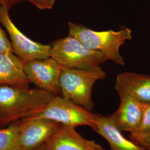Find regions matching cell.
<instances>
[{
    "label": "cell",
    "mask_w": 150,
    "mask_h": 150,
    "mask_svg": "<svg viewBox=\"0 0 150 150\" xmlns=\"http://www.w3.org/2000/svg\"><path fill=\"white\" fill-rule=\"evenodd\" d=\"M13 52L11 42L8 40L5 32L0 27V54Z\"/></svg>",
    "instance_id": "e0dca14e"
},
{
    "label": "cell",
    "mask_w": 150,
    "mask_h": 150,
    "mask_svg": "<svg viewBox=\"0 0 150 150\" xmlns=\"http://www.w3.org/2000/svg\"><path fill=\"white\" fill-rule=\"evenodd\" d=\"M68 26L69 36L76 38L87 47L101 52L108 60L116 64L125 65L120 48L126 41L132 39V31L129 28L123 27L117 31L112 30L97 31L82 25L70 22Z\"/></svg>",
    "instance_id": "7a4b0ae2"
},
{
    "label": "cell",
    "mask_w": 150,
    "mask_h": 150,
    "mask_svg": "<svg viewBox=\"0 0 150 150\" xmlns=\"http://www.w3.org/2000/svg\"><path fill=\"white\" fill-rule=\"evenodd\" d=\"M32 150H46V144H44V145H42L41 146L38 147V148L36 149Z\"/></svg>",
    "instance_id": "ffe728a7"
},
{
    "label": "cell",
    "mask_w": 150,
    "mask_h": 150,
    "mask_svg": "<svg viewBox=\"0 0 150 150\" xmlns=\"http://www.w3.org/2000/svg\"><path fill=\"white\" fill-rule=\"evenodd\" d=\"M19 2L26 1L32 4L38 9L41 10H51L54 7L57 0H18Z\"/></svg>",
    "instance_id": "2e32d148"
},
{
    "label": "cell",
    "mask_w": 150,
    "mask_h": 150,
    "mask_svg": "<svg viewBox=\"0 0 150 150\" xmlns=\"http://www.w3.org/2000/svg\"><path fill=\"white\" fill-rule=\"evenodd\" d=\"M60 125V123L45 118L22 120L18 131L19 150H34L45 144Z\"/></svg>",
    "instance_id": "ba28073f"
},
{
    "label": "cell",
    "mask_w": 150,
    "mask_h": 150,
    "mask_svg": "<svg viewBox=\"0 0 150 150\" xmlns=\"http://www.w3.org/2000/svg\"><path fill=\"white\" fill-rule=\"evenodd\" d=\"M18 2H20L18 0H0V6H4L10 10Z\"/></svg>",
    "instance_id": "d6986e66"
},
{
    "label": "cell",
    "mask_w": 150,
    "mask_h": 150,
    "mask_svg": "<svg viewBox=\"0 0 150 150\" xmlns=\"http://www.w3.org/2000/svg\"><path fill=\"white\" fill-rule=\"evenodd\" d=\"M50 56L64 67L89 69L108 61L100 51L87 47L76 38L68 36L52 43Z\"/></svg>",
    "instance_id": "277c9868"
},
{
    "label": "cell",
    "mask_w": 150,
    "mask_h": 150,
    "mask_svg": "<svg viewBox=\"0 0 150 150\" xmlns=\"http://www.w3.org/2000/svg\"><path fill=\"white\" fill-rule=\"evenodd\" d=\"M8 11L0 6V23L10 36L13 52L25 62L50 57L51 46L34 41L25 35L12 22Z\"/></svg>",
    "instance_id": "8992f818"
},
{
    "label": "cell",
    "mask_w": 150,
    "mask_h": 150,
    "mask_svg": "<svg viewBox=\"0 0 150 150\" xmlns=\"http://www.w3.org/2000/svg\"><path fill=\"white\" fill-rule=\"evenodd\" d=\"M150 134V102L144 103L142 118L139 128L130 134L131 140L145 135Z\"/></svg>",
    "instance_id": "9a60e30c"
},
{
    "label": "cell",
    "mask_w": 150,
    "mask_h": 150,
    "mask_svg": "<svg viewBox=\"0 0 150 150\" xmlns=\"http://www.w3.org/2000/svg\"><path fill=\"white\" fill-rule=\"evenodd\" d=\"M63 68L51 57L34 59L25 64V71L30 82L55 95H61L59 80Z\"/></svg>",
    "instance_id": "52a82bcc"
},
{
    "label": "cell",
    "mask_w": 150,
    "mask_h": 150,
    "mask_svg": "<svg viewBox=\"0 0 150 150\" xmlns=\"http://www.w3.org/2000/svg\"><path fill=\"white\" fill-rule=\"evenodd\" d=\"M106 75L100 66L89 69L64 67L59 80L61 96L92 111L94 108L92 100L93 87L97 81L105 79Z\"/></svg>",
    "instance_id": "3957f363"
},
{
    "label": "cell",
    "mask_w": 150,
    "mask_h": 150,
    "mask_svg": "<svg viewBox=\"0 0 150 150\" xmlns=\"http://www.w3.org/2000/svg\"><path fill=\"white\" fill-rule=\"evenodd\" d=\"M25 63L13 52L0 54V86L28 88Z\"/></svg>",
    "instance_id": "7c38bea8"
},
{
    "label": "cell",
    "mask_w": 150,
    "mask_h": 150,
    "mask_svg": "<svg viewBox=\"0 0 150 150\" xmlns=\"http://www.w3.org/2000/svg\"><path fill=\"white\" fill-rule=\"evenodd\" d=\"M54 96L40 88L0 86V126L32 117Z\"/></svg>",
    "instance_id": "6da1fadb"
},
{
    "label": "cell",
    "mask_w": 150,
    "mask_h": 150,
    "mask_svg": "<svg viewBox=\"0 0 150 150\" xmlns=\"http://www.w3.org/2000/svg\"><path fill=\"white\" fill-rule=\"evenodd\" d=\"M21 121L0 129V150H19L18 131Z\"/></svg>",
    "instance_id": "5bb4252c"
},
{
    "label": "cell",
    "mask_w": 150,
    "mask_h": 150,
    "mask_svg": "<svg viewBox=\"0 0 150 150\" xmlns=\"http://www.w3.org/2000/svg\"><path fill=\"white\" fill-rule=\"evenodd\" d=\"M117 110L110 115L114 125L122 132H134L141 122L144 103L131 97L120 96Z\"/></svg>",
    "instance_id": "30bf717a"
},
{
    "label": "cell",
    "mask_w": 150,
    "mask_h": 150,
    "mask_svg": "<svg viewBox=\"0 0 150 150\" xmlns=\"http://www.w3.org/2000/svg\"><path fill=\"white\" fill-rule=\"evenodd\" d=\"M93 131L107 141L111 150H147L127 139L114 125L110 116L97 114L96 125Z\"/></svg>",
    "instance_id": "4fadbf2b"
},
{
    "label": "cell",
    "mask_w": 150,
    "mask_h": 150,
    "mask_svg": "<svg viewBox=\"0 0 150 150\" xmlns=\"http://www.w3.org/2000/svg\"><path fill=\"white\" fill-rule=\"evenodd\" d=\"M30 118H45L75 128L86 126L93 129L96 125L97 114L61 95H55L42 110Z\"/></svg>",
    "instance_id": "5b68a950"
},
{
    "label": "cell",
    "mask_w": 150,
    "mask_h": 150,
    "mask_svg": "<svg viewBox=\"0 0 150 150\" xmlns=\"http://www.w3.org/2000/svg\"><path fill=\"white\" fill-rule=\"evenodd\" d=\"M46 150H105L93 140L82 137L75 127L61 124L46 143Z\"/></svg>",
    "instance_id": "9c48e42d"
},
{
    "label": "cell",
    "mask_w": 150,
    "mask_h": 150,
    "mask_svg": "<svg viewBox=\"0 0 150 150\" xmlns=\"http://www.w3.org/2000/svg\"><path fill=\"white\" fill-rule=\"evenodd\" d=\"M115 90L119 97H131L143 103L150 102V76L133 72L117 75Z\"/></svg>",
    "instance_id": "8fae6325"
},
{
    "label": "cell",
    "mask_w": 150,
    "mask_h": 150,
    "mask_svg": "<svg viewBox=\"0 0 150 150\" xmlns=\"http://www.w3.org/2000/svg\"><path fill=\"white\" fill-rule=\"evenodd\" d=\"M132 141L146 150H150V134L137 137Z\"/></svg>",
    "instance_id": "ac0fdd59"
}]
</instances>
